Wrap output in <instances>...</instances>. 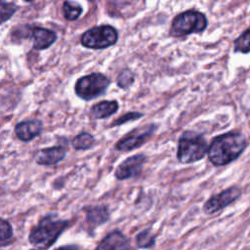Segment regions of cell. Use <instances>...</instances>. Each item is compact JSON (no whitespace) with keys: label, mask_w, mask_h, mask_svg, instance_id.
<instances>
[{"label":"cell","mask_w":250,"mask_h":250,"mask_svg":"<svg viewBox=\"0 0 250 250\" xmlns=\"http://www.w3.org/2000/svg\"><path fill=\"white\" fill-rule=\"evenodd\" d=\"M241 194V190L237 187L229 188L218 194L211 196L204 204L203 211L206 214H214L230 203L234 202Z\"/></svg>","instance_id":"ba28073f"},{"label":"cell","mask_w":250,"mask_h":250,"mask_svg":"<svg viewBox=\"0 0 250 250\" xmlns=\"http://www.w3.org/2000/svg\"><path fill=\"white\" fill-rule=\"evenodd\" d=\"M156 130L155 124H146L131 131L116 143L115 148L120 151H129L136 149L146 144Z\"/></svg>","instance_id":"52a82bcc"},{"label":"cell","mask_w":250,"mask_h":250,"mask_svg":"<svg viewBox=\"0 0 250 250\" xmlns=\"http://www.w3.org/2000/svg\"><path fill=\"white\" fill-rule=\"evenodd\" d=\"M95 145V138L88 132H82L76 135L72 141L71 146L76 150H86L93 147Z\"/></svg>","instance_id":"2e32d148"},{"label":"cell","mask_w":250,"mask_h":250,"mask_svg":"<svg viewBox=\"0 0 250 250\" xmlns=\"http://www.w3.org/2000/svg\"><path fill=\"white\" fill-rule=\"evenodd\" d=\"M142 116H144L143 113L138 112V111H129L123 115H121L120 117H118L117 119H115L114 121H112L109 125V127H114V126H120L124 123L130 122V121H134V120H138L140 119Z\"/></svg>","instance_id":"603a6c76"},{"label":"cell","mask_w":250,"mask_h":250,"mask_svg":"<svg viewBox=\"0 0 250 250\" xmlns=\"http://www.w3.org/2000/svg\"><path fill=\"white\" fill-rule=\"evenodd\" d=\"M245 147V137L240 133L229 132L214 138L207 153L212 164L223 166L238 158Z\"/></svg>","instance_id":"6da1fadb"},{"label":"cell","mask_w":250,"mask_h":250,"mask_svg":"<svg viewBox=\"0 0 250 250\" xmlns=\"http://www.w3.org/2000/svg\"><path fill=\"white\" fill-rule=\"evenodd\" d=\"M119 107L117 101H102L95 104L90 108V115L95 119H105L113 115Z\"/></svg>","instance_id":"9a60e30c"},{"label":"cell","mask_w":250,"mask_h":250,"mask_svg":"<svg viewBox=\"0 0 250 250\" xmlns=\"http://www.w3.org/2000/svg\"><path fill=\"white\" fill-rule=\"evenodd\" d=\"M128 238L120 230H112L101 240L97 249H128L130 248Z\"/></svg>","instance_id":"4fadbf2b"},{"label":"cell","mask_w":250,"mask_h":250,"mask_svg":"<svg viewBox=\"0 0 250 250\" xmlns=\"http://www.w3.org/2000/svg\"><path fill=\"white\" fill-rule=\"evenodd\" d=\"M234 52L247 54L250 52V27L234 41Z\"/></svg>","instance_id":"ffe728a7"},{"label":"cell","mask_w":250,"mask_h":250,"mask_svg":"<svg viewBox=\"0 0 250 250\" xmlns=\"http://www.w3.org/2000/svg\"><path fill=\"white\" fill-rule=\"evenodd\" d=\"M208 24L206 16L198 11H185L172 21L170 27V35L173 37H183L191 33L203 32Z\"/></svg>","instance_id":"277c9868"},{"label":"cell","mask_w":250,"mask_h":250,"mask_svg":"<svg viewBox=\"0 0 250 250\" xmlns=\"http://www.w3.org/2000/svg\"><path fill=\"white\" fill-rule=\"evenodd\" d=\"M23 1H25V2H31V1H33V0H23Z\"/></svg>","instance_id":"cb8c5ba5"},{"label":"cell","mask_w":250,"mask_h":250,"mask_svg":"<svg viewBox=\"0 0 250 250\" xmlns=\"http://www.w3.org/2000/svg\"><path fill=\"white\" fill-rule=\"evenodd\" d=\"M109 219V211L105 205L89 206L86 208V221L90 227H99Z\"/></svg>","instance_id":"5bb4252c"},{"label":"cell","mask_w":250,"mask_h":250,"mask_svg":"<svg viewBox=\"0 0 250 250\" xmlns=\"http://www.w3.org/2000/svg\"><path fill=\"white\" fill-rule=\"evenodd\" d=\"M43 123L39 119L24 120L19 122L15 126L16 137L21 142H30L41 134Z\"/></svg>","instance_id":"7c38bea8"},{"label":"cell","mask_w":250,"mask_h":250,"mask_svg":"<svg viewBox=\"0 0 250 250\" xmlns=\"http://www.w3.org/2000/svg\"><path fill=\"white\" fill-rule=\"evenodd\" d=\"M156 235L151 232L150 229H146L136 236V243L139 248H151L155 244Z\"/></svg>","instance_id":"ac0fdd59"},{"label":"cell","mask_w":250,"mask_h":250,"mask_svg":"<svg viewBox=\"0 0 250 250\" xmlns=\"http://www.w3.org/2000/svg\"><path fill=\"white\" fill-rule=\"evenodd\" d=\"M118 40L117 30L108 24L98 25L86 30L81 35V44L89 49L100 50L114 45Z\"/></svg>","instance_id":"8992f818"},{"label":"cell","mask_w":250,"mask_h":250,"mask_svg":"<svg viewBox=\"0 0 250 250\" xmlns=\"http://www.w3.org/2000/svg\"><path fill=\"white\" fill-rule=\"evenodd\" d=\"M18 6L13 3L2 2L0 4V12H1V23H4L8 20H10L14 14L18 11Z\"/></svg>","instance_id":"7402d4cb"},{"label":"cell","mask_w":250,"mask_h":250,"mask_svg":"<svg viewBox=\"0 0 250 250\" xmlns=\"http://www.w3.org/2000/svg\"><path fill=\"white\" fill-rule=\"evenodd\" d=\"M83 12V9L80 5L74 3L73 1L66 0L62 4V13L63 17L67 21H75L77 20Z\"/></svg>","instance_id":"e0dca14e"},{"label":"cell","mask_w":250,"mask_h":250,"mask_svg":"<svg viewBox=\"0 0 250 250\" xmlns=\"http://www.w3.org/2000/svg\"><path fill=\"white\" fill-rule=\"evenodd\" d=\"M110 80L101 72H92L80 77L74 86L75 94L84 101H91L105 94Z\"/></svg>","instance_id":"5b68a950"},{"label":"cell","mask_w":250,"mask_h":250,"mask_svg":"<svg viewBox=\"0 0 250 250\" xmlns=\"http://www.w3.org/2000/svg\"><path fill=\"white\" fill-rule=\"evenodd\" d=\"M66 149L62 146H55L39 149L35 155L34 160L38 165L50 166L56 165L64 159Z\"/></svg>","instance_id":"8fae6325"},{"label":"cell","mask_w":250,"mask_h":250,"mask_svg":"<svg viewBox=\"0 0 250 250\" xmlns=\"http://www.w3.org/2000/svg\"><path fill=\"white\" fill-rule=\"evenodd\" d=\"M24 38L32 39V47L35 50H45L55 43L57 33L51 29L40 26H23Z\"/></svg>","instance_id":"9c48e42d"},{"label":"cell","mask_w":250,"mask_h":250,"mask_svg":"<svg viewBox=\"0 0 250 250\" xmlns=\"http://www.w3.org/2000/svg\"><path fill=\"white\" fill-rule=\"evenodd\" d=\"M146 162V156L143 153L129 156L116 167L114 176L118 180H127L137 177L141 174Z\"/></svg>","instance_id":"30bf717a"},{"label":"cell","mask_w":250,"mask_h":250,"mask_svg":"<svg viewBox=\"0 0 250 250\" xmlns=\"http://www.w3.org/2000/svg\"><path fill=\"white\" fill-rule=\"evenodd\" d=\"M134 82H135V74L129 68L123 69L119 73V75L117 77V80H116L117 86L121 89L129 88Z\"/></svg>","instance_id":"44dd1931"},{"label":"cell","mask_w":250,"mask_h":250,"mask_svg":"<svg viewBox=\"0 0 250 250\" xmlns=\"http://www.w3.org/2000/svg\"><path fill=\"white\" fill-rule=\"evenodd\" d=\"M14 236V231H13V227L5 219L0 220V245L1 247L6 246L9 241L13 238Z\"/></svg>","instance_id":"d6986e66"},{"label":"cell","mask_w":250,"mask_h":250,"mask_svg":"<svg viewBox=\"0 0 250 250\" xmlns=\"http://www.w3.org/2000/svg\"><path fill=\"white\" fill-rule=\"evenodd\" d=\"M68 223V220L58 219L56 214L46 215L31 229L28 234V241L36 248L47 249L57 241L67 228Z\"/></svg>","instance_id":"7a4b0ae2"},{"label":"cell","mask_w":250,"mask_h":250,"mask_svg":"<svg viewBox=\"0 0 250 250\" xmlns=\"http://www.w3.org/2000/svg\"><path fill=\"white\" fill-rule=\"evenodd\" d=\"M207 142L201 134L187 131L179 138L177 158L183 164H189L202 159L208 152Z\"/></svg>","instance_id":"3957f363"}]
</instances>
